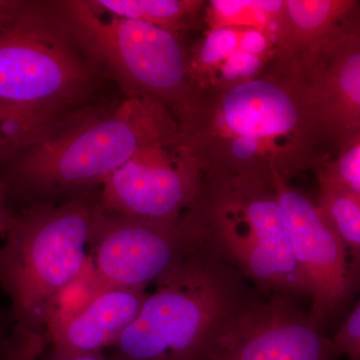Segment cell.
<instances>
[{"instance_id":"cell-1","label":"cell","mask_w":360,"mask_h":360,"mask_svg":"<svg viewBox=\"0 0 360 360\" xmlns=\"http://www.w3.org/2000/svg\"><path fill=\"white\" fill-rule=\"evenodd\" d=\"M179 141L203 180L290 182L333 158L293 56L227 89L198 90Z\"/></svg>"},{"instance_id":"cell-2","label":"cell","mask_w":360,"mask_h":360,"mask_svg":"<svg viewBox=\"0 0 360 360\" xmlns=\"http://www.w3.org/2000/svg\"><path fill=\"white\" fill-rule=\"evenodd\" d=\"M97 201L37 203L18 213L0 248V286L11 302V330L2 360H33L49 342L59 293L84 269Z\"/></svg>"},{"instance_id":"cell-3","label":"cell","mask_w":360,"mask_h":360,"mask_svg":"<svg viewBox=\"0 0 360 360\" xmlns=\"http://www.w3.org/2000/svg\"><path fill=\"white\" fill-rule=\"evenodd\" d=\"M179 139V125L156 101L127 97L104 108L70 111L9 163L7 186L51 194L103 186L141 149Z\"/></svg>"},{"instance_id":"cell-4","label":"cell","mask_w":360,"mask_h":360,"mask_svg":"<svg viewBox=\"0 0 360 360\" xmlns=\"http://www.w3.org/2000/svg\"><path fill=\"white\" fill-rule=\"evenodd\" d=\"M241 277L205 240L156 283L110 359H207L224 322L248 302Z\"/></svg>"},{"instance_id":"cell-5","label":"cell","mask_w":360,"mask_h":360,"mask_svg":"<svg viewBox=\"0 0 360 360\" xmlns=\"http://www.w3.org/2000/svg\"><path fill=\"white\" fill-rule=\"evenodd\" d=\"M96 75L60 1L0 0V101L56 115L91 94Z\"/></svg>"},{"instance_id":"cell-6","label":"cell","mask_w":360,"mask_h":360,"mask_svg":"<svg viewBox=\"0 0 360 360\" xmlns=\"http://www.w3.org/2000/svg\"><path fill=\"white\" fill-rule=\"evenodd\" d=\"M61 9L97 77L112 80L127 97L165 106L181 124L198 89L181 37L142 21L99 15L86 0H63Z\"/></svg>"},{"instance_id":"cell-7","label":"cell","mask_w":360,"mask_h":360,"mask_svg":"<svg viewBox=\"0 0 360 360\" xmlns=\"http://www.w3.org/2000/svg\"><path fill=\"white\" fill-rule=\"evenodd\" d=\"M193 213L207 245L243 276L281 295H305L274 184L245 177L203 180Z\"/></svg>"},{"instance_id":"cell-8","label":"cell","mask_w":360,"mask_h":360,"mask_svg":"<svg viewBox=\"0 0 360 360\" xmlns=\"http://www.w3.org/2000/svg\"><path fill=\"white\" fill-rule=\"evenodd\" d=\"M205 241L193 212L179 221H155L105 212L97 201L89 255L104 286L146 290Z\"/></svg>"},{"instance_id":"cell-9","label":"cell","mask_w":360,"mask_h":360,"mask_svg":"<svg viewBox=\"0 0 360 360\" xmlns=\"http://www.w3.org/2000/svg\"><path fill=\"white\" fill-rule=\"evenodd\" d=\"M101 186L105 212L175 222L198 205L203 177L179 139L141 149Z\"/></svg>"},{"instance_id":"cell-10","label":"cell","mask_w":360,"mask_h":360,"mask_svg":"<svg viewBox=\"0 0 360 360\" xmlns=\"http://www.w3.org/2000/svg\"><path fill=\"white\" fill-rule=\"evenodd\" d=\"M356 14L293 56L333 156L360 137V30Z\"/></svg>"},{"instance_id":"cell-11","label":"cell","mask_w":360,"mask_h":360,"mask_svg":"<svg viewBox=\"0 0 360 360\" xmlns=\"http://www.w3.org/2000/svg\"><path fill=\"white\" fill-rule=\"evenodd\" d=\"M290 231L291 248L304 288L311 300L310 321L319 326L347 302L356 276L347 246L315 202L288 182H274Z\"/></svg>"},{"instance_id":"cell-12","label":"cell","mask_w":360,"mask_h":360,"mask_svg":"<svg viewBox=\"0 0 360 360\" xmlns=\"http://www.w3.org/2000/svg\"><path fill=\"white\" fill-rule=\"evenodd\" d=\"M331 340L278 293L265 302H246L224 322L206 360H335Z\"/></svg>"},{"instance_id":"cell-13","label":"cell","mask_w":360,"mask_h":360,"mask_svg":"<svg viewBox=\"0 0 360 360\" xmlns=\"http://www.w3.org/2000/svg\"><path fill=\"white\" fill-rule=\"evenodd\" d=\"M286 54L276 37L257 28L208 30L188 49L191 77L198 90L227 89L255 79Z\"/></svg>"},{"instance_id":"cell-14","label":"cell","mask_w":360,"mask_h":360,"mask_svg":"<svg viewBox=\"0 0 360 360\" xmlns=\"http://www.w3.org/2000/svg\"><path fill=\"white\" fill-rule=\"evenodd\" d=\"M148 295L144 290L104 286L79 311L49 328L53 352L89 354L113 347L135 321Z\"/></svg>"},{"instance_id":"cell-15","label":"cell","mask_w":360,"mask_h":360,"mask_svg":"<svg viewBox=\"0 0 360 360\" xmlns=\"http://www.w3.org/2000/svg\"><path fill=\"white\" fill-rule=\"evenodd\" d=\"M354 0H284L283 47L296 56L356 13Z\"/></svg>"},{"instance_id":"cell-16","label":"cell","mask_w":360,"mask_h":360,"mask_svg":"<svg viewBox=\"0 0 360 360\" xmlns=\"http://www.w3.org/2000/svg\"><path fill=\"white\" fill-rule=\"evenodd\" d=\"M96 13L148 23L181 37L205 22L202 0H86Z\"/></svg>"},{"instance_id":"cell-17","label":"cell","mask_w":360,"mask_h":360,"mask_svg":"<svg viewBox=\"0 0 360 360\" xmlns=\"http://www.w3.org/2000/svg\"><path fill=\"white\" fill-rule=\"evenodd\" d=\"M284 1H238L212 0L206 1L205 23L208 30L245 26L257 28L276 37L281 51L283 47Z\"/></svg>"},{"instance_id":"cell-18","label":"cell","mask_w":360,"mask_h":360,"mask_svg":"<svg viewBox=\"0 0 360 360\" xmlns=\"http://www.w3.org/2000/svg\"><path fill=\"white\" fill-rule=\"evenodd\" d=\"M63 115L0 101V163H11L22 155Z\"/></svg>"},{"instance_id":"cell-19","label":"cell","mask_w":360,"mask_h":360,"mask_svg":"<svg viewBox=\"0 0 360 360\" xmlns=\"http://www.w3.org/2000/svg\"><path fill=\"white\" fill-rule=\"evenodd\" d=\"M315 205L347 246L356 266L360 255V196L340 189L319 187Z\"/></svg>"},{"instance_id":"cell-20","label":"cell","mask_w":360,"mask_h":360,"mask_svg":"<svg viewBox=\"0 0 360 360\" xmlns=\"http://www.w3.org/2000/svg\"><path fill=\"white\" fill-rule=\"evenodd\" d=\"M314 170L319 187L360 196V137L348 142L333 158L321 161Z\"/></svg>"},{"instance_id":"cell-21","label":"cell","mask_w":360,"mask_h":360,"mask_svg":"<svg viewBox=\"0 0 360 360\" xmlns=\"http://www.w3.org/2000/svg\"><path fill=\"white\" fill-rule=\"evenodd\" d=\"M331 342L338 356L345 355L349 360H360L359 302L355 303Z\"/></svg>"},{"instance_id":"cell-22","label":"cell","mask_w":360,"mask_h":360,"mask_svg":"<svg viewBox=\"0 0 360 360\" xmlns=\"http://www.w3.org/2000/svg\"><path fill=\"white\" fill-rule=\"evenodd\" d=\"M8 191L6 181L0 179V238H2L11 231L18 214L8 205Z\"/></svg>"},{"instance_id":"cell-23","label":"cell","mask_w":360,"mask_h":360,"mask_svg":"<svg viewBox=\"0 0 360 360\" xmlns=\"http://www.w3.org/2000/svg\"><path fill=\"white\" fill-rule=\"evenodd\" d=\"M11 330V317H7L4 310L0 307V360L4 359V355L6 354Z\"/></svg>"},{"instance_id":"cell-24","label":"cell","mask_w":360,"mask_h":360,"mask_svg":"<svg viewBox=\"0 0 360 360\" xmlns=\"http://www.w3.org/2000/svg\"><path fill=\"white\" fill-rule=\"evenodd\" d=\"M49 360H110V357L105 356L103 352H96V354H77V355H61L53 352L51 359Z\"/></svg>"}]
</instances>
